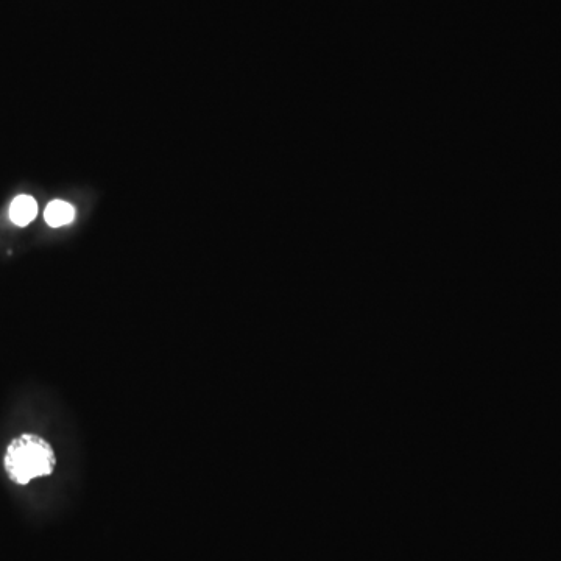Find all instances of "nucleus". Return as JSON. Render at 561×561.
<instances>
[{
	"instance_id": "f257e3e1",
	"label": "nucleus",
	"mask_w": 561,
	"mask_h": 561,
	"mask_svg": "<svg viewBox=\"0 0 561 561\" xmlns=\"http://www.w3.org/2000/svg\"><path fill=\"white\" fill-rule=\"evenodd\" d=\"M55 465L57 457L52 446L38 435L25 434L15 438L5 452V471L18 485H27L38 477L50 476Z\"/></svg>"
},
{
	"instance_id": "7ed1b4c3",
	"label": "nucleus",
	"mask_w": 561,
	"mask_h": 561,
	"mask_svg": "<svg viewBox=\"0 0 561 561\" xmlns=\"http://www.w3.org/2000/svg\"><path fill=\"white\" fill-rule=\"evenodd\" d=\"M44 219H46V222L49 223L52 228L68 225V223H71L72 220L75 219L74 206L66 202H61V200H55V202L47 205L46 212H44Z\"/></svg>"
},
{
	"instance_id": "f03ea898",
	"label": "nucleus",
	"mask_w": 561,
	"mask_h": 561,
	"mask_svg": "<svg viewBox=\"0 0 561 561\" xmlns=\"http://www.w3.org/2000/svg\"><path fill=\"white\" fill-rule=\"evenodd\" d=\"M38 214V203L30 195H19L10 206L11 222L18 226H27Z\"/></svg>"
}]
</instances>
